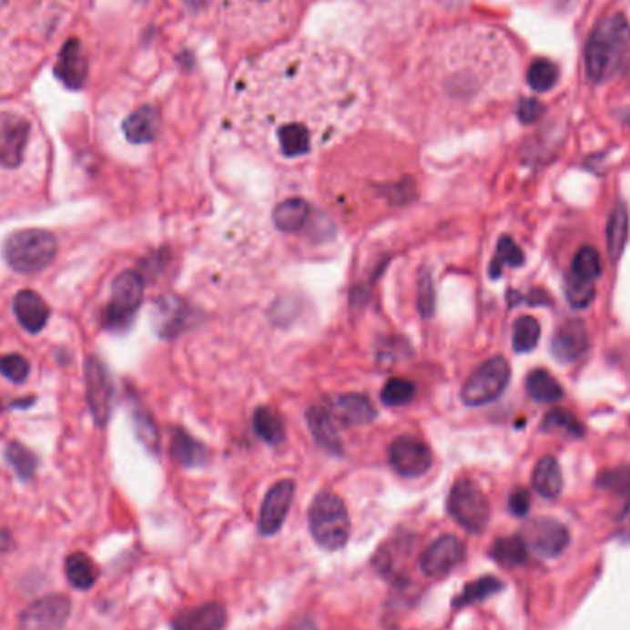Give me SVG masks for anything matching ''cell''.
<instances>
[{"label": "cell", "mask_w": 630, "mask_h": 630, "mask_svg": "<svg viewBox=\"0 0 630 630\" xmlns=\"http://www.w3.org/2000/svg\"><path fill=\"white\" fill-rule=\"evenodd\" d=\"M306 421L315 442L334 455H343V442L338 433L336 421L327 408L311 406L306 413Z\"/></svg>", "instance_id": "obj_19"}, {"label": "cell", "mask_w": 630, "mask_h": 630, "mask_svg": "<svg viewBox=\"0 0 630 630\" xmlns=\"http://www.w3.org/2000/svg\"><path fill=\"white\" fill-rule=\"evenodd\" d=\"M172 457L181 466H199L207 461V450L194 437H190L185 430H176L170 444Z\"/></svg>", "instance_id": "obj_28"}, {"label": "cell", "mask_w": 630, "mask_h": 630, "mask_svg": "<svg viewBox=\"0 0 630 630\" xmlns=\"http://www.w3.org/2000/svg\"><path fill=\"white\" fill-rule=\"evenodd\" d=\"M525 549H527L525 542L518 536L500 538L491 549V555L494 557V561L502 564H520L525 559Z\"/></svg>", "instance_id": "obj_36"}, {"label": "cell", "mask_w": 630, "mask_h": 630, "mask_svg": "<svg viewBox=\"0 0 630 630\" xmlns=\"http://www.w3.org/2000/svg\"><path fill=\"white\" fill-rule=\"evenodd\" d=\"M181 3H183L188 10L199 12V10L203 8V5H205V0H181Z\"/></svg>", "instance_id": "obj_44"}, {"label": "cell", "mask_w": 630, "mask_h": 630, "mask_svg": "<svg viewBox=\"0 0 630 630\" xmlns=\"http://www.w3.org/2000/svg\"><path fill=\"white\" fill-rule=\"evenodd\" d=\"M540 323L531 315H522L513 329V347L516 352H529L538 345Z\"/></svg>", "instance_id": "obj_34"}, {"label": "cell", "mask_w": 630, "mask_h": 630, "mask_svg": "<svg viewBox=\"0 0 630 630\" xmlns=\"http://www.w3.org/2000/svg\"><path fill=\"white\" fill-rule=\"evenodd\" d=\"M144 297V280L137 271H122L111 290L109 304L104 311V325L111 330H124L133 321Z\"/></svg>", "instance_id": "obj_7"}, {"label": "cell", "mask_w": 630, "mask_h": 630, "mask_svg": "<svg viewBox=\"0 0 630 630\" xmlns=\"http://www.w3.org/2000/svg\"><path fill=\"white\" fill-rule=\"evenodd\" d=\"M65 574L68 583L77 590H89L98 581V568L93 559L82 551L68 555L65 561Z\"/></svg>", "instance_id": "obj_24"}, {"label": "cell", "mask_w": 630, "mask_h": 630, "mask_svg": "<svg viewBox=\"0 0 630 630\" xmlns=\"http://www.w3.org/2000/svg\"><path fill=\"white\" fill-rule=\"evenodd\" d=\"M523 262H525L523 251L513 242V239H509V236H502L500 242H498V248H496V255H494L491 268H489V275H491V279H498L505 266L520 268Z\"/></svg>", "instance_id": "obj_30"}, {"label": "cell", "mask_w": 630, "mask_h": 630, "mask_svg": "<svg viewBox=\"0 0 630 630\" xmlns=\"http://www.w3.org/2000/svg\"><path fill=\"white\" fill-rule=\"evenodd\" d=\"M72 605L65 595H46L25 608L19 619V630H63Z\"/></svg>", "instance_id": "obj_10"}, {"label": "cell", "mask_w": 630, "mask_h": 630, "mask_svg": "<svg viewBox=\"0 0 630 630\" xmlns=\"http://www.w3.org/2000/svg\"><path fill=\"white\" fill-rule=\"evenodd\" d=\"M46 174V151L36 122L15 109L0 111V218L34 199Z\"/></svg>", "instance_id": "obj_1"}, {"label": "cell", "mask_w": 630, "mask_h": 630, "mask_svg": "<svg viewBox=\"0 0 630 630\" xmlns=\"http://www.w3.org/2000/svg\"><path fill=\"white\" fill-rule=\"evenodd\" d=\"M527 547L545 559H555L566 549L570 534L563 523L551 518H538L527 523L523 538Z\"/></svg>", "instance_id": "obj_11"}, {"label": "cell", "mask_w": 630, "mask_h": 630, "mask_svg": "<svg viewBox=\"0 0 630 630\" xmlns=\"http://www.w3.org/2000/svg\"><path fill=\"white\" fill-rule=\"evenodd\" d=\"M56 74L59 80L70 87V89H80L86 84L87 77V59L86 54L77 41H70L63 46L57 65H56Z\"/></svg>", "instance_id": "obj_18"}, {"label": "cell", "mask_w": 630, "mask_h": 630, "mask_svg": "<svg viewBox=\"0 0 630 630\" xmlns=\"http://www.w3.org/2000/svg\"><path fill=\"white\" fill-rule=\"evenodd\" d=\"M308 525L313 540L327 551H338L351 538V516L343 500L334 493L313 498L308 511Z\"/></svg>", "instance_id": "obj_4"}, {"label": "cell", "mask_w": 630, "mask_h": 630, "mask_svg": "<svg viewBox=\"0 0 630 630\" xmlns=\"http://www.w3.org/2000/svg\"><path fill=\"white\" fill-rule=\"evenodd\" d=\"M417 395V387L413 381L406 380V378H391L385 381L380 399L385 406L391 408H399V406H406L410 404Z\"/></svg>", "instance_id": "obj_32"}, {"label": "cell", "mask_w": 630, "mask_h": 630, "mask_svg": "<svg viewBox=\"0 0 630 630\" xmlns=\"http://www.w3.org/2000/svg\"><path fill=\"white\" fill-rule=\"evenodd\" d=\"M14 310L21 327L32 334H37L45 329L48 321V304L43 297L32 290H23L14 299Z\"/></svg>", "instance_id": "obj_20"}, {"label": "cell", "mask_w": 630, "mask_h": 630, "mask_svg": "<svg viewBox=\"0 0 630 630\" xmlns=\"http://www.w3.org/2000/svg\"><path fill=\"white\" fill-rule=\"evenodd\" d=\"M433 453L430 446L410 435L395 439L389 446V464L402 478H419L432 468Z\"/></svg>", "instance_id": "obj_9"}, {"label": "cell", "mask_w": 630, "mask_h": 630, "mask_svg": "<svg viewBox=\"0 0 630 630\" xmlns=\"http://www.w3.org/2000/svg\"><path fill=\"white\" fill-rule=\"evenodd\" d=\"M525 391L531 401L538 404H557L563 401V385L544 369H534L525 378Z\"/></svg>", "instance_id": "obj_23"}, {"label": "cell", "mask_w": 630, "mask_h": 630, "mask_svg": "<svg viewBox=\"0 0 630 630\" xmlns=\"http://www.w3.org/2000/svg\"><path fill=\"white\" fill-rule=\"evenodd\" d=\"M623 522H625V527H626V531L630 533V503H628V507H626V511H625Z\"/></svg>", "instance_id": "obj_46"}, {"label": "cell", "mask_w": 630, "mask_h": 630, "mask_svg": "<svg viewBox=\"0 0 630 630\" xmlns=\"http://www.w3.org/2000/svg\"><path fill=\"white\" fill-rule=\"evenodd\" d=\"M133 421L137 426V435L140 437V441L149 446V450H157L159 448V432H157V426L153 422V419L142 412V410H135L133 412Z\"/></svg>", "instance_id": "obj_40"}, {"label": "cell", "mask_w": 630, "mask_h": 630, "mask_svg": "<svg viewBox=\"0 0 630 630\" xmlns=\"http://www.w3.org/2000/svg\"><path fill=\"white\" fill-rule=\"evenodd\" d=\"M244 3L249 6V8H264L271 3H275V0H244Z\"/></svg>", "instance_id": "obj_45"}, {"label": "cell", "mask_w": 630, "mask_h": 630, "mask_svg": "<svg viewBox=\"0 0 630 630\" xmlns=\"http://www.w3.org/2000/svg\"><path fill=\"white\" fill-rule=\"evenodd\" d=\"M509 509L516 516H523L529 511V494L523 489H516L509 496Z\"/></svg>", "instance_id": "obj_43"}, {"label": "cell", "mask_w": 630, "mask_h": 630, "mask_svg": "<svg viewBox=\"0 0 630 630\" xmlns=\"http://www.w3.org/2000/svg\"><path fill=\"white\" fill-rule=\"evenodd\" d=\"M542 430L547 433H563L570 437H583L584 433V426L579 422V419L561 408L549 412L545 415L542 422Z\"/></svg>", "instance_id": "obj_33"}, {"label": "cell", "mask_w": 630, "mask_h": 630, "mask_svg": "<svg viewBox=\"0 0 630 630\" xmlns=\"http://www.w3.org/2000/svg\"><path fill=\"white\" fill-rule=\"evenodd\" d=\"M30 365L21 356H0V374H5L15 383H21L28 378Z\"/></svg>", "instance_id": "obj_41"}, {"label": "cell", "mask_w": 630, "mask_h": 630, "mask_svg": "<svg viewBox=\"0 0 630 630\" xmlns=\"http://www.w3.org/2000/svg\"><path fill=\"white\" fill-rule=\"evenodd\" d=\"M448 513L462 529L470 533H482L491 520V505L485 493L474 480L468 478L459 480L452 487Z\"/></svg>", "instance_id": "obj_5"}, {"label": "cell", "mask_w": 630, "mask_h": 630, "mask_svg": "<svg viewBox=\"0 0 630 630\" xmlns=\"http://www.w3.org/2000/svg\"><path fill=\"white\" fill-rule=\"evenodd\" d=\"M8 461L14 464V468L17 470V474L25 480L32 478L34 476V472H36V466H37V459L32 455V452H28L25 446L14 442L8 446Z\"/></svg>", "instance_id": "obj_37"}, {"label": "cell", "mask_w": 630, "mask_h": 630, "mask_svg": "<svg viewBox=\"0 0 630 630\" xmlns=\"http://www.w3.org/2000/svg\"><path fill=\"white\" fill-rule=\"evenodd\" d=\"M588 349V332L586 327L574 320L561 325L551 340V352L563 363L577 361Z\"/></svg>", "instance_id": "obj_15"}, {"label": "cell", "mask_w": 630, "mask_h": 630, "mask_svg": "<svg viewBox=\"0 0 630 630\" xmlns=\"http://www.w3.org/2000/svg\"><path fill=\"white\" fill-rule=\"evenodd\" d=\"M500 588V583L493 577H485V579H480L476 583H472L464 588V592L455 599V606H464V605H470V603H474L476 599H483L487 595H491L493 592H496Z\"/></svg>", "instance_id": "obj_39"}, {"label": "cell", "mask_w": 630, "mask_h": 630, "mask_svg": "<svg viewBox=\"0 0 630 630\" xmlns=\"http://www.w3.org/2000/svg\"><path fill=\"white\" fill-rule=\"evenodd\" d=\"M630 54V25L625 15L606 17L590 36L586 46V72L590 80L605 82L612 77Z\"/></svg>", "instance_id": "obj_2"}, {"label": "cell", "mask_w": 630, "mask_h": 630, "mask_svg": "<svg viewBox=\"0 0 630 630\" xmlns=\"http://www.w3.org/2000/svg\"><path fill=\"white\" fill-rule=\"evenodd\" d=\"M157 320H159V325H157V329H159V332L163 336H174L183 327L185 306L178 299L176 300H163L159 313H157Z\"/></svg>", "instance_id": "obj_35"}, {"label": "cell", "mask_w": 630, "mask_h": 630, "mask_svg": "<svg viewBox=\"0 0 630 630\" xmlns=\"http://www.w3.org/2000/svg\"><path fill=\"white\" fill-rule=\"evenodd\" d=\"M277 140L282 155L290 157H300L310 151L311 147V131L306 126L300 124H288L280 126L277 129Z\"/></svg>", "instance_id": "obj_27"}, {"label": "cell", "mask_w": 630, "mask_h": 630, "mask_svg": "<svg viewBox=\"0 0 630 630\" xmlns=\"http://www.w3.org/2000/svg\"><path fill=\"white\" fill-rule=\"evenodd\" d=\"M227 612L219 603H205L179 612L172 621V630H223Z\"/></svg>", "instance_id": "obj_17"}, {"label": "cell", "mask_w": 630, "mask_h": 630, "mask_svg": "<svg viewBox=\"0 0 630 630\" xmlns=\"http://www.w3.org/2000/svg\"><path fill=\"white\" fill-rule=\"evenodd\" d=\"M542 115H544V106L538 100H534V98H523L518 104V118L523 124L536 122Z\"/></svg>", "instance_id": "obj_42"}, {"label": "cell", "mask_w": 630, "mask_h": 630, "mask_svg": "<svg viewBox=\"0 0 630 630\" xmlns=\"http://www.w3.org/2000/svg\"><path fill=\"white\" fill-rule=\"evenodd\" d=\"M511 378V367L505 358L494 356L480 365L464 381L461 399L466 406H483L496 401L505 391Z\"/></svg>", "instance_id": "obj_6"}, {"label": "cell", "mask_w": 630, "mask_h": 630, "mask_svg": "<svg viewBox=\"0 0 630 630\" xmlns=\"http://www.w3.org/2000/svg\"><path fill=\"white\" fill-rule=\"evenodd\" d=\"M310 218V205L300 198H291L277 205L273 212V221L282 232L300 230Z\"/></svg>", "instance_id": "obj_26"}, {"label": "cell", "mask_w": 630, "mask_h": 630, "mask_svg": "<svg viewBox=\"0 0 630 630\" xmlns=\"http://www.w3.org/2000/svg\"><path fill=\"white\" fill-rule=\"evenodd\" d=\"M327 410L336 422L345 426L369 424L376 417V410L371 399L365 395H358V392H347V395L338 397Z\"/></svg>", "instance_id": "obj_16"}, {"label": "cell", "mask_w": 630, "mask_h": 630, "mask_svg": "<svg viewBox=\"0 0 630 630\" xmlns=\"http://www.w3.org/2000/svg\"><path fill=\"white\" fill-rule=\"evenodd\" d=\"M87 399L97 422L106 424L111 413L113 385L104 363H100L97 358L87 361Z\"/></svg>", "instance_id": "obj_14"}, {"label": "cell", "mask_w": 630, "mask_h": 630, "mask_svg": "<svg viewBox=\"0 0 630 630\" xmlns=\"http://www.w3.org/2000/svg\"><path fill=\"white\" fill-rule=\"evenodd\" d=\"M601 271V255L597 249L584 246L575 253L564 286L568 302L574 308L583 310L594 300L595 282L599 280Z\"/></svg>", "instance_id": "obj_8"}, {"label": "cell", "mask_w": 630, "mask_h": 630, "mask_svg": "<svg viewBox=\"0 0 630 630\" xmlns=\"http://www.w3.org/2000/svg\"><path fill=\"white\" fill-rule=\"evenodd\" d=\"M464 559V544L455 534L439 536L421 559V568L428 577L442 579L450 575Z\"/></svg>", "instance_id": "obj_12"}, {"label": "cell", "mask_w": 630, "mask_h": 630, "mask_svg": "<svg viewBox=\"0 0 630 630\" xmlns=\"http://www.w3.org/2000/svg\"><path fill=\"white\" fill-rule=\"evenodd\" d=\"M559 80V68L549 59H534L527 70V84L531 89L544 93L554 89Z\"/></svg>", "instance_id": "obj_31"}, {"label": "cell", "mask_w": 630, "mask_h": 630, "mask_svg": "<svg viewBox=\"0 0 630 630\" xmlns=\"http://www.w3.org/2000/svg\"><path fill=\"white\" fill-rule=\"evenodd\" d=\"M293 494H295V482H291V480H282L268 491V494L262 502L260 518H259L260 534L271 536V534H277L280 531V527L284 525L286 516L290 513Z\"/></svg>", "instance_id": "obj_13"}, {"label": "cell", "mask_w": 630, "mask_h": 630, "mask_svg": "<svg viewBox=\"0 0 630 630\" xmlns=\"http://www.w3.org/2000/svg\"><path fill=\"white\" fill-rule=\"evenodd\" d=\"M161 127L159 111L151 106H142L135 113H131L124 122V133L133 144H147L151 142Z\"/></svg>", "instance_id": "obj_21"}, {"label": "cell", "mask_w": 630, "mask_h": 630, "mask_svg": "<svg viewBox=\"0 0 630 630\" xmlns=\"http://www.w3.org/2000/svg\"><path fill=\"white\" fill-rule=\"evenodd\" d=\"M417 306L424 320H430L435 311V288L430 271H422L417 284Z\"/></svg>", "instance_id": "obj_38"}, {"label": "cell", "mask_w": 630, "mask_h": 630, "mask_svg": "<svg viewBox=\"0 0 630 630\" xmlns=\"http://www.w3.org/2000/svg\"><path fill=\"white\" fill-rule=\"evenodd\" d=\"M253 428L257 432V435L266 441L268 444H280L284 442V424L280 421V417L269 410V408H259L253 415Z\"/></svg>", "instance_id": "obj_29"}, {"label": "cell", "mask_w": 630, "mask_h": 630, "mask_svg": "<svg viewBox=\"0 0 630 630\" xmlns=\"http://www.w3.org/2000/svg\"><path fill=\"white\" fill-rule=\"evenodd\" d=\"M8 266L23 275L46 269L57 255L56 236L43 229H25L10 234L3 246Z\"/></svg>", "instance_id": "obj_3"}, {"label": "cell", "mask_w": 630, "mask_h": 630, "mask_svg": "<svg viewBox=\"0 0 630 630\" xmlns=\"http://www.w3.org/2000/svg\"><path fill=\"white\" fill-rule=\"evenodd\" d=\"M533 487L540 496L549 498V500H554L561 494L563 474H561V466H559L555 457L545 455L536 462V466L533 470Z\"/></svg>", "instance_id": "obj_22"}, {"label": "cell", "mask_w": 630, "mask_h": 630, "mask_svg": "<svg viewBox=\"0 0 630 630\" xmlns=\"http://www.w3.org/2000/svg\"><path fill=\"white\" fill-rule=\"evenodd\" d=\"M628 239V210L623 203H617L610 214L606 227V251L612 262H617Z\"/></svg>", "instance_id": "obj_25"}]
</instances>
